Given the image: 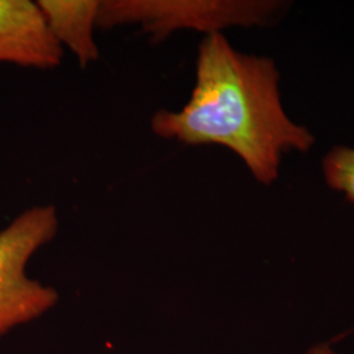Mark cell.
I'll return each mask as SVG.
<instances>
[{"mask_svg": "<svg viewBox=\"0 0 354 354\" xmlns=\"http://www.w3.org/2000/svg\"><path fill=\"white\" fill-rule=\"evenodd\" d=\"M37 4L53 37L75 55L82 68L99 59L93 30L100 0H38Z\"/></svg>", "mask_w": 354, "mask_h": 354, "instance_id": "cell-5", "label": "cell"}, {"mask_svg": "<svg viewBox=\"0 0 354 354\" xmlns=\"http://www.w3.org/2000/svg\"><path fill=\"white\" fill-rule=\"evenodd\" d=\"M308 354H336L329 349L327 345H319L317 348H314Z\"/></svg>", "mask_w": 354, "mask_h": 354, "instance_id": "cell-7", "label": "cell"}, {"mask_svg": "<svg viewBox=\"0 0 354 354\" xmlns=\"http://www.w3.org/2000/svg\"><path fill=\"white\" fill-rule=\"evenodd\" d=\"M64 48L53 37L37 1L0 0V64L53 70Z\"/></svg>", "mask_w": 354, "mask_h": 354, "instance_id": "cell-4", "label": "cell"}, {"mask_svg": "<svg viewBox=\"0 0 354 354\" xmlns=\"http://www.w3.org/2000/svg\"><path fill=\"white\" fill-rule=\"evenodd\" d=\"M323 172L329 187L354 203V149L335 147L323 160Z\"/></svg>", "mask_w": 354, "mask_h": 354, "instance_id": "cell-6", "label": "cell"}, {"mask_svg": "<svg viewBox=\"0 0 354 354\" xmlns=\"http://www.w3.org/2000/svg\"><path fill=\"white\" fill-rule=\"evenodd\" d=\"M279 8L256 0H100L97 26H140L152 42L193 29L207 35L230 26H263Z\"/></svg>", "mask_w": 354, "mask_h": 354, "instance_id": "cell-3", "label": "cell"}, {"mask_svg": "<svg viewBox=\"0 0 354 354\" xmlns=\"http://www.w3.org/2000/svg\"><path fill=\"white\" fill-rule=\"evenodd\" d=\"M59 216L53 205H36L0 231V337L44 317L58 304L54 288L26 274V266L58 234Z\"/></svg>", "mask_w": 354, "mask_h": 354, "instance_id": "cell-2", "label": "cell"}, {"mask_svg": "<svg viewBox=\"0 0 354 354\" xmlns=\"http://www.w3.org/2000/svg\"><path fill=\"white\" fill-rule=\"evenodd\" d=\"M279 79L272 59L241 54L222 33L207 35L198 48L189 100L178 111L152 114V133L189 146L227 147L269 185L279 177L282 153L308 151L315 142L285 113Z\"/></svg>", "mask_w": 354, "mask_h": 354, "instance_id": "cell-1", "label": "cell"}]
</instances>
